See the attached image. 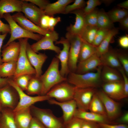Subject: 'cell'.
Here are the masks:
<instances>
[{
	"label": "cell",
	"instance_id": "603a6c76",
	"mask_svg": "<svg viewBox=\"0 0 128 128\" xmlns=\"http://www.w3.org/2000/svg\"><path fill=\"white\" fill-rule=\"evenodd\" d=\"M23 0H0V18L4 15L14 12H21Z\"/></svg>",
	"mask_w": 128,
	"mask_h": 128
},
{
	"label": "cell",
	"instance_id": "7c38bea8",
	"mask_svg": "<svg viewBox=\"0 0 128 128\" xmlns=\"http://www.w3.org/2000/svg\"><path fill=\"white\" fill-rule=\"evenodd\" d=\"M96 93L103 104L109 121L113 120L117 118L121 111L119 103L108 96L102 90Z\"/></svg>",
	"mask_w": 128,
	"mask_h": 128
},
{
	"label": "cell",
	"instance_id": "f1b7e54d",
	"mask_svg": "<svg viewBox=\"0 0 128 128\" xmlns=\"http://www.w3.org/2000/svg\"><path fill=\"white\" fill-rule=\"evenodd\" d=\"M118 28L114 27L110 30L101 44L96 47V54L99 57L107 52L109 49L110 44L114 36L118 33Z\"/></svg>",
	"mask_w": 128,
	"mask_h": 128
},
{
	"label": "cell",
	"instance_id": "8992f818",
	"mask_svg": "<svg viewBox=\"0 0 128 128\" xmlns=\"http://www.w3.org/2000/svg\"><path fill=\"white\" fill-rule=\"evenodd\" d=\"M9 84L16 90L19 98L18 103L13 110L14 113L29 108L36 102L48 101L51 99L46 95L34 96H29L24 93L17 85L12 78H9Z\"/></svg>",
	"mask_w": 128,
	"mask_h": 128
},
{
	"label": "cell",
	"instance_id": "8d00e7d4",
	"mask_svg": "<svg viewBox=\"0 0 128 128\" xmlns=\"http://www.w3.org/2000/svg\"><path fill=\"white\" fill-rule=\"evenodd\" d=\"M34 75L26 74L20 76L13 79L17 85L23 91H26L29 82Z\"/></svg>",
	"mask_w": 128,
	"mask_h": 128
},
{
	"label": "cell",
	"instance_id": "277c9868",
	"mask_svg": "<svg viewBox=\"0 0 128 128\" xmlns=\"http://www.w3.org/2000/svg\"><path fill=\"white\" fill-rule=\"evenodd\" d=\"M3 18L8 23L10 27L11 33L10 38L6 44L3 46V48L17 39L27 38L37 41L43 36L38 34L30 32L24 29L13 19L12 16L10 13L4 14Z\"/></svg>",
	"mask_w": 128,
	"mask_h": 128
},
{
	"label": "cell",
	"instance_id": "816d5d0a",
	"mask_svg": "<svg viewBox=\"0 0 128 128\" xmlns=\"http://www.w3.org/2000/svg\"><path fill=\"white\" fill-rule=\"evenodd\" d=\"M0 32L3 34L10 33V27L9 24H6L3 22L0 19Z\"/></svg>",
	"mask_w": 128,
	"mask_h": 128
},
{
	"label": "cell",
	"instance_id": "680465c9",
	"mask_svg": "<svg viewBox=\"0 0 128 128\" xmlns=\"http://www.w3.org/2000/svg\"><path fill=\"white\" fill-rule=\"evenodd\" d=\"M118 7L126 9H128V0H127L117 5Z\"/></svg>",
	"mask_w": 128,
	"mask_h": 128
},
{
	"label": "cell",
	"instance_id": "cb8c5ba5",
	"mask_svg": "<svg viewBox=\"0 0 128 128\" xmlns=\"http://www.w3.org/2000/svg\"><path fill=\"white\" fill-rule=\"evenodd\" d=\"M102 66L116 69L122 67L118 58L117 51L109 49L108 50L100 57Z\"/></svg>",
	"mask_w": 128,
	"mask_h": 128
},
{
	"label": "cell",
	"instance_id": "f546056e",
	"mask_svg": "<svg viewBox=\"0 0 128 128\" xmlns=\"http://www.w3.org/2000/svg\"><path fill=\"white\" fill-rule=\"evenodd\" d=\"M42 88V83L40 78L34 75L30 79L26 91L28 95H41Z\"/></svg>",
	"mask_w": 128,
	"mask_h": 128
},
{
	"label": "cell",
	"instance_id": "11a10c76",
	"mask_svg": "<svg viewBox=\"0 0 128 128\" xmlns=\"http://www.w3.org/2000/svg\"><path fill=\"white\" fill-rule=\"evenodd\" d=\"M119 124H127L128 123V112H126L117 121Z\"/></svg>",
	"mask_w": 128,
	"mask_h": 128
},
{
	"label": "cell",
	"instance_id": "94428289",
	"mask_svg": "<svg viewBox=\"0 0 128 128\" xmlns=\"http://www.w3.org/2000/svg\"><path fill=\"white\" fill-rule=\"evenodd\" d=\"M1 109H2V108H1V107L0 106V117L1 114Z\"/></svg>",
	"mask_w": 128,
	"mask_h": 128
},
{
	"label": "cell",
	"instance_id": "db71d44e",
	"mask_svg": "<svg viewBox=\"0 0 128 128\" xmlns=\"http://www.w3.org/2000/svg\"><path fill=\"white\" fill-rule=\"evenodd\" d=\"M120 27L123 30H128V16L124 17L119 22Z\"/></svg>",
	"mask_w": 128,
	"mask_h": 128
},
{
	"label": "cell",
	"instance_id": "c3c4849f",
	"mask_svg": "<svg viewBox=\"0 0 128 128\" xmlns=\"http://www.w3.org/2000/svg\"><path fill=\"white\" fill-rule=\"evenodd\" d=\"M101 128H128L127 124H111L107 123H98Z\"/></svg>",
	"mask_w": 128,
	"mask_h": 128
},
{
	"label": "cell",
	"instance_id": "4316f807",
	"mask_svg": "<svg viewBox=\"0 0 128 128\" xmlns=\"http://www.w3.org/2000/svg\"><path fill=\"white\" fill-rule=\"evenodd\" d=\"M14 114L17 128H28L33 117L30 108L14 113Z\"/></svg>",
	"mask_w": 128,
	"mask_h": 128
},
{
	"label": "cell",
	"instance_id": "d6986e66",
	"mask_svg": "<svg viewBox=\"0 0 128 128\" xmlns=\"http://www.w3.org/2000/svg\"><path fill=\"white\" fill-rule=\"evenodd\" d=\"M70 13L75 15V21L74 24H70L67 27V32L81 37L87 26L85 20V14L83 12V9L75 10Z\"/></svg>",
	"mask_w": 128,
	"mask_h": 128
},
{
	"label": "cell",
	"instance_id": "836d02e7",
	"mask_svg": "<svg viewBox=\"0 0 128 128\" xmlns=\"http://www.w3.org/2000/svg\"><path fill=\"white\" fill-rule=\"evenodd\" d=\"M89 110L90 112L107 116L103 104L96 93L92 97Z\"/></svg>",
	"mask_w": 128,
	"mask_h": 128
},
{
	"label": "cell",
	"instance_id": "bcb514c9",
	"mask_svg": "<svg viewBox=\"0 0 128 128\" xmlns=\"http://www.w3.org/2000/svg\"><path fill=\"white\" fill-rule=\"evenodd\" d=\"M61 18L60 17H54L50 16L49 21V31H53L54 30V28L56 25L61 21Z\"/></svg>",
	"mask_w": 128,
	"mask_h": 128
},
{
	"label": "cell",
	"instance_id": "52a82bcc",
	"mask_svg": "<svg viewBox=\"0 0 128 128\" xmlns=\"http://www.w3.org/2000/svg\"><path fill=\"white\" fill-rule=\"evenodd\" d=\"M75 87L67 81L61 82L53 87L46 95L59 102L73 99Z\"/></svg>",
	"mask_w": 128,
	"mask_h": 128
},
{
	"label": "cell",
	"instance_id": "e0dca14e",
	"mask_svg": "<svg viewBox=\"0 0 128 128\" xmlns=\"http://www.w3.org/2000/svg\"><path fill=\"white\" fill-rule=\"evenodd\" d=\"M12 17L19 26L30 32L36 33L44 36L50 31L42 29L27 18L21 12H17L12 15Z\"/></svg>",
	"mask_w": 128,
	"mask_h": 128
},
{
	"label": "cell",
	"instance_id": "e575fe53",
	"mask_svg": "<svg viewBox=\"0 0 128 128\" xmlns=\"http://www.w3.org/2000/svg\"><path fill=\"white\" fill-rule=\"evenodd\" d=\"M106 13L113 23L117 22H119L123 18L128 16V11L127 9L118 7L113 9Z\"/></svg>",
	"mask_w": 128,
	"mask_h": 128
},
{
	"label": "cell",
	"instance_id": "f35d334b",
	"mask_svg": "<svg viewBox=\"0 0 128 128\" xmlns=\"http://www.w3.org/2000/svg\"><path fill=\"white\" fill-rule=\"evenodd\" d=\"M99 10L96 8L90 13L85 15L87 25L96 26Z\"/></svg>",
	"mask_w": 128,
	"mask_h": 128
},
{
	"label": "cell",
	"instance_id": "ab89813d",
	"mask_svg": "<svg viewBox=\"0 0 128 128\" xmlns=\"http://www.w3.org/2000/svg\"><path fill=\"white\" fill-rule=\"evenodd\" d=\"M110 30L98 28L92 44L96 47L98 46L105 37Z\"/></svg>",
	"mask_w": 128,
	"mask_h": 128
},
{
	"label": "cell",
	"instance_id": "4fadbf2b",
	"mask_svg": "<svg viewBox=\"0 0 128 128\" xmlns=\"http://www.w3.org/2000/svg\"><path fill=\"white\" fill-rule=\"evenodd\" d=\"M55 44H61L63 46V48L59 53L56 56L59 60L61 64L60 72L63 77L66 78L69 72L68 67V62L70 44L68 40L63 37L60 39L55 42Z\"/></svg>",
	"mask_w": 128,
	"mask_h": 128
},
{
	"label": "cell",
	"instance_id": "f6af8a7d",
	"mask_svg": "<svg viewBox=\"0 0 128 128\" xmlns=\"http://www.w3.org/2000/svg\"><path fill=\"white\" fill-rule=\"evenodd\" d=\"M120 72L122 77L123 83L124 90L125 94L127 97L128 96V78L122 67L118 70Z\"/></svg>",
	"mask_w": 128,
	"mask_h": 128
},
{
	"label": "cell",
	"instance_id": "9c48e42d",
	"mask_svg": "<svg viewBox=\"0 0 128 128\" xmlns=\"http://www.w3.org/2000/svg\"><path fill=\"white\" fill-rule=\"evenodd\" d=\"M59 38V34L56 31H50L36 42L30 45L31 47L37 53L41 50H49L54 51L58 54L61 50L59 47L55 45L54 42L58 41Z\"/></svg>",
	"mask_w": 128,
	"mask_h": 128
},
{
	"label": "cell",
	"instance_id": "ac0fdd59",
	"mask_svg": "<svg viewBox=\"0 0 128 128\" xmlns=\"http://www.w3.org/2000/svg\"><path fill=\"white\" fill-rule=\"evenodd\" d=\"M28 19L40 27L41 19L45 14L44 11L31 3L23 2L21 12Z\"/></svg>",
	"mask_w": 128,
	"mask_h": 128
},
{
	"label": "cell",
	"instance_id": "5b68a950",
	"mask_svg": "<svg viewBox=\"0 0 128 128\" xmlns=\"http://www.w3.org/2000/svg\"><path fill=\"white\" fill-rule=\"evenodd\" d=\"M28 40L27 38L18 39L20 44V50L16 62L15 72L12 78L13 79L23 75H36L35 70L29 62L27 55L26 47Z\"/></svg>",
	"mask_w": 128,
	"mask_h": 128
},
{
	"label": "cell",
	"instance_id": "ba28073f",
	"mask_svg": "<svg viewBox=\"0 0 128 128\" xmlns=\"http://www.w3.org/2000/svg\"><path fill=\"white\" fill-rule=\"evenodd\" d=\"M65 38L70 43L68 67L69 72L75 73L79 56L82 39L79 36L67 32Z\"/></svg>",
	"mask_w": 128,
	"mask_h": 128
},
{
	"label": "cell",
	"instance_id": "6f0895ef",
	"mask_svg": "<svg viewBox=\"0 0 128 128\" xmlns=\"http://www.w3.org/2000/svg\"><path fill=\"white\" fill-rule=\"evenodd\" d=\"M9 78H3L0 77V88L9 84Z\"/></svg>",
	"mask_w": 128,
	"mask_h": 128
},
{
	"label": "cell",
	"instance_id": "4dcf8cb0",
	"mask_svg": "<svg viewBox=\"0 0 128 128\" xmlns=\"http://www.w3.org/2000/svg\"><path fill=\"white\" fill-rule=\"evenodd\" d=\"M78 63L89 58L96 53V47L82 40Z\"/></svg>",
	"mask_w": 128,
	"mask_h": 128
},
{
	"label": "cell",
	"instance_id": "74e56055",
	"mask_svg": "<svg viewBox=\"0 0 128 128\" xmlns=\"http://www.w3.org/2000/svg\"><path fill=\"white\" fill-rule=\"evenodd\" d=\"M71 5H68L66 7L64 14L70 13L75 10L83 9L86 5V2L84 0H75Z\"/></svg>",
	"mask_w": 128,
	"mask_h": 128
},
{
	"label": "cell",
	"instance_id": "7bdbcfd3",
	"mask_svg": "<svg viewBox=\"0 0 128 128\" xmlns=\"http://www.w3.org/2000/svg\"><path fill=\"white\" fill-rule=\"evenodd\" d=\"M83 120L74 117L65 125V128H81Z\"/></svg>",
	"mask_w": 128,
	"mask_h": 128
},
{
	"label": "cell",
	"instance_id": "ee69618b",
	"mask_svg": "<svg viewBox=\"0 0 128 128\" xmlns=\"http://www.w3.org/2000/svg\"><path fill=\"white\" fill-rule=\"evenodd\" d=\"M24 1L29 2L37 6L41 9L43 11L48 5L50 3L47 0H23Z\"/></svg>",
	"mask_w": 128,
	"mask_h": 128
},
{
	"label": "cell",
	"instance_id": "5bb4252c",
	"mask_svg": "<svg viewBox=\"0 0 128 128\" xmlns=\"http://www.w3.org/2000/svg\"><path fill=\"white\" fill-rule=\"evenodd\" d=\"M26 53L29 62L36 71L35 76L40 78L42 74V68L47 58V55L45 53L37 54L34 52L28 42L26 47Z\"/></svg>",
	"mask_w": 128,
	"mask_h": 128
},
{
	"label": "cell",
	"instance_id": "6da1fadb",
	"mask_svg": "<svg viewBox=\"0 0 128 128\" xmlns=\"http://www.w3.org/2000/svg\"><path fill=\"white\" fill-rule=\"evenodd\" d=\"M102 66H99L95 72L79 74L69 72L66 77L67 81L77 88H96L100 85L101 80V75Z\"/></svg>",
	"mask_w": 128,
	"mask_h": 128
},
{
	"label": "cell",
	"instance_id": "ffe728a7",
	"mask_svg": "<svg viewBox=\"0 0 128 128\" xmlns=\"http://www.w3.org/2000/svg\"><path fill=\"white\" fill-rule=\"evenodd\" d=\"M102 65L100 57L96 53L78 63L75 73L82 74L91 72Z\"/></svg>",
	"mask_w": 128,
	"mask_h": 128
},
{
	"label": "cell",
	"instance_id": "8fae6325",
	"mask_svg": "<svg viewBox=\"0 0 128 128\" xmlns=\"http://www.w3.org/2000/svg\"><path fill=\"white\" fill-rule=\"evenodd\" d=\"M95 91V88H94L75 87L73 99L75 101L78 108L88 111Z\"/></svg>",
	"mask_w": 128,
	"mask_h": 128
},
{
	"label": "cell",
	"instance_id": "2e32d148",
	"mask_svg": "<svg viewBox=\"0 0 128 128\" xmlns=\"http://www.w3.org/2000/svg\"><path fill=\"white\" fill-rule=\"evenodd\" d=\"M48 101L50 104L57 105L61 109L63 112L62 119L65 126L74 117L77 107L73 99L59 102L51 98Z\"/></svg>",
	"mask_w": 128,
	"mask_h": 128
},
{
	"label": "cell",
	"instance_id": "30bf717a",
	"mask_svg": "<svg viewBox=\"0 0 128 128\" xmlns=\"http://www.w3.org/2000/svg\"><path fill=\"white\" fill-rule=\"evenodd\" d=\"M18 93L15 89L9 84L0 88V106L13 110L19 101Z\"/></svg>",
	"mask_w": 128,
	"mask_h": 128
},
{
	"label": "cell",
	"instance_id": "b9f144b4",
	"mask_svg": "<svg viewBox=\"0 0 128 128\" xmlns=\"http://www.w3.org/2000/svg\"><path fill=\"white\" fill-rule=\"evenodd\" d=\"M117 55L122 66L127 75L128 76V57L124 53L117 51Z\"/></svg>",
	"mask_w": 128,
	"mask_h": 128
},
{
	"label": "cell",
	"instance_id": "44dd1931",
	"mask_svg": "<svg viewBox=\"0 0 128 128\" xmlns=\"http://www.w3.org/2000/svg\"><path fill=\"white\" fill-rule=\"evenodd\" d=\"M74 117L83 120L94 122L98 123L110 124V123L106 116L78 108L75 111Z\"/></svg>",
	"mask_w": 128,
	"mask_h": 128
},
{
	"label": "cell",
	"instance_id": "681fc988",
	"mask_svg": "<svg viewBox=\"0 0 128 128\" xmlns=\"http://www.w3.org/2000/svg\"><path fill=\"white\" fill-rule=\"evenodd\" d=\"M28 128H46L42 123L36 118L33 117Z\"/></svg>",
	"mask_w": 128,
	"mask_h": 128
},
{
	"label": "cell",
	"instance_id": "91938a15",
	"mask_svg": "<svg viewBox=\"0 0 128 128\" xmlns=\"http://www.w3.org/2000/svg\"><path fill=\"white\" fill-rule=\"evenodd\" d=\"M102 3H104L105 4H110L113 1L112 0H101Z\"/></svg>",
	"mask_w": 128,
	"mask_h": 128
},
{
	"label": "cell",
	"instance_id": "1f68e13d",
	"mask_svg": "<svg viewBox=\"0 0 128 128\" xmlns=\"http://www.w3.org/2000/svg\"><path fill=\"white\" fill-rule=\"evenodd\" d=\"M16 62L11 61L0 64V77L3 78H12L15 72Z\"/></svg>",
	"mask_w": 128,
	"mask_h": 128
},
{
	"label": "cell",
	"instance_id": "9f6ffc18",
	"mask_svg": "<svg viewBox=\"0 0 128 128\" xmlns=\"http://www.w3.org/2000/svg\"><path fill=\"white\" fill-rule=\"evenodd\" d=\"M7 34H0V64L2 63V58L1 57L0 52L4 40L6 37Z\"/></svg>",
	"mask_w": 128,
	"mask_h": 128
},
{
	"label": "cell",
	"instance_id": "83f0119b",
	"mask_svg": "<svg viewBox=\"0 0 128 128\" xmlns=\"http://www.w3.org/2000/svg\"><path fill=\"white\" fill-rule=\"evenodd\" d=\"M101 80L105 82L123 80L122 76L117 69L107 66H102L101 73Z\"/></svg>",
	"mask_w": 128,
	"mask_h": 128
},
{
	"label": "cell",
	"instance_id": "7402d4cb",
	"mask_svg": "<svg viewBox=\"0 0 128 128\" xmlns=\"http://www.w3.org/2000/svg\"><path fill=\"white\" fill-rule=\"evenodd\" d=\"M19 42L13 41L5 47L2 51V60L3 63L11 61L17 62L20 50Z\"/></svg>",
	"mask_w": 128,
	"mask_h": 128
},
{
	"label": "cell",
	"instance_id": "d6a6232c",
	"mask_svg": "<svg viewBox=\"0 0 128 128\" xmlns=\"http://www.w3.org/2000/svg\"><path fill=\"white\" fill-rule=\"evenodd\" d=\"M96 27L98 28L109 29L114 27L107 13L102 9L99 10Z\"/></svg>",
	"mask_w": 128,
	"mask_h": 128
},
{
	"label": "cell",
	"instance_id": "3957f363",
	"mask_svg": "<svg viewBox=\"0 0 128 128\" xmlns=\"http://www.w3.org/2000/svg\"><path fill=\"white\" fill-rule=\"evenodd\" d=\"M33 117L40 121L46 128H65L63 119L55 116L49 109H42L33 105L30 107Z\"/></svg>",
	"mask_w": 128,
	"mask_h": 128
},
{
	"label": "cell",
	"instance_id": "9a60e30c",
	"mask_svg": "<svg viewBox=\"0 0 128 128\" xmlns=\"http://www.w3.org/2000/svg\"><path fill=\"white\" fill-rule=\"evenodd\" d=\"M102 90L108 96L114 100H120L127 97L123 80L105 82Z\"/></svg>",
	"mask_w": 128,
	"mask_h": 128
},
{
	"label": "cell",
	"instance_id": "f907efd6",
	"mask_svg": "<svg viewBox=\"0 0 128 128\" xmlns=\"http://www.w3.org/2000/svg\"><path fill=\"white\" fill-rule=\"evenodd\" d=\"M81 128H101L98 123L83 120Z\"/></svg>",
	"mask_w": 128,
	"mask_h": 128
},
{
	"label": "cell",
	"instance_id": "d4e9b609",
	"mask_svg": "<svg viewBox=\"0 0 128 128\" xmlns=\"http://www.w3.org/2000/svg\"><path fill=\"white\" fill-rule=\"evenodd\" d=\"M73 0H58L56 2L49 3L44 11L45 14L50 16L57 14H64L66 7L73 2Z\"/></svg>",
	"mask_w": 128,
	"mask_h": 128
},
{
	"label": "cell",
	"instance_id": "7a4b0ae2",
	"mask_svg": "<svg viewBox=\"0 0 128 128\" xmlns=\"http://www.w3.org/2000/svg\"><path fill=\"white\" fill-rule=\"evenodd\" d=\"M59 63V60L57 58H53L46 71L40 77L42 85L41 95H46L55 86L67 81L66 78L63 76L60 73Z\"/></svg>",
	"mask_w": 128,
	"mask_h": 128
},
{
	"label": "cell",
	"instance_id": "60d3db41",
	"mask_svg": "<svg viewBox=\"0 0 128 128\" xmlns=\"http://www.w3.org/2000/svg\"><path fill=\"white\" fill-rule=\"evenodd\" d=\"M102 3L101 0H88L86 2V5L83 10L84 14L86 15L94 10L97 6Z\"/></svg>",
	"mask_w": 128,
	"mask_h": 128
},
{
	"label": "cell",
	"instance_id": "f5cc1de1",
	"mask_svg": "<svg viewBox=\"0 0 128 128\" xmlns=\"http://www.w3.org/2000/svg\"><path fill=\"white\" fill-rule=\"evenodd\" d=\"M119 43L122 47L125 49L128 48V37L125 35L120 37L119 40Z\"/></svg>",
	"mask_w": 128,
	"mask_h": 128
},
{
	"label": "cell",
	"instance_id": "7dc6e473",
	"mask_svg": "<svg viewBox=\"0 0 128 128\" xmlns=\"http://www.w3.org/2000/svg\"><path fill=\"white\" fill-rule=\"evenodd\" d=\"M50 16L45 14L41 18L40 23V27L42 29L49 31V23Z\"/></svg>",
	"mask_w": 128,
	"mask_h": 128
},
{
	"label": "cell",
	"instance_id": "d590c367",
	"mask_svg": "<svg viewBox=\"0 0 128 128\" xmlns=\"http://www.w3.org/2000/svg\"><path fill=\"white\" fill-rule=\"evenodd\" d=\"M98 29L96 26L87 25L81 37L83 40L92 44Z\"/></svg>",
	"mask_w": 128,
	"mask_h": 128
},
{
	"label": "cell",
	"instance_id": "484cf974",
	"mask_svg": "<svg viewBox=\"0 0 128 128\" xmlns=\"http://www.w3.org/2000/svg\"><path fill=\"white\" fill-rule=\"evenodd\" d=\"M0 128H17L13 110L2 108L0 117Z\"/></svg>",
	"mask_w": 128,
	"mask_h": 128
}]
</instances>
